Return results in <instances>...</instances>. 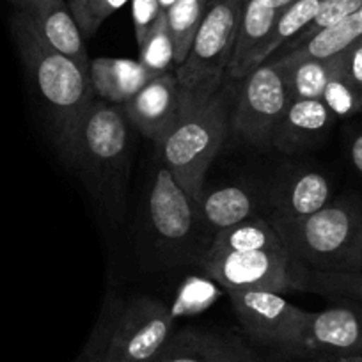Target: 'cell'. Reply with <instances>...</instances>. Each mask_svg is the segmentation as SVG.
Listing matches in <instances>:
<instances>
[{
    "mask_svg": "<svg viewBox=\"0 0 362 362\" xmlns=\"http://www.w3.org/2000/svg\"><path fill=\"white\" fill-rule=\"evenodd\" d=\"M132 127L158 142L173 127L181 109V87L176 73H162L149 80L123 107Z\"/></svg>",
    "mask_w": 362,
    "mask_h": 362,
    "instance_id": "obj_13",
    "label": "cell"
},
{
    "mask_svg": "<svg viewBox=\"0 0 362 362\" xmlns=\"http://www.w3.org/2000/svg\"><path fill=\"white\" fill-rule=\"evenodd\" d=\"M350 158H351V163H354L355 169L362 174V134H358L357 137L354 139V142H351Z\"/></svg>",
    "mask_w": 362,
    "mask_h": 362,
    "instance_id": "obj_31",
    "label": "cell"
},
{
    "mask_svg": "<svg viewBox=\"0 0 362 362\" xmlns=\"http://www.w3.org/2000/svg\"><path fill=\"white\" fill-rule=\"evenodd\" d=\"M291 290L308 291L323 297L354 300L362 304V272L336 274V272H318L291 263Z\"/></svg>",
    "mask_w": 362,
    "mask_h": 362,
    "instance_id": "obj_22",
    "label": "cell"
},
{
    "mask_svg": "<svg viewBox=\"0 0 362 362\" xmlns=\"http://www.w3.org/2000/svg\"><path fill=\"white\" fill-rule=\"evenodd\" d=\"M9 23L20 59L47 110L55 144L66 156L83 116L96 100L89 69L48 45L16 9Z\"/></svg>",
    "mask_w": 362,
    "mask_h": 362,
    "instance_id": "obj_1",
    "label": "cell"
},
{
    "mask_svg": "<svg viewBox=\"0 0 362 362\" xmlns=\"http://www.w3.org/2000/svg\"><path fill=\"white\" fill-rule=\"evenodd\" d=\"M322 102L330 110L334 117H350L362 112V89L350 82L341 71L339 55H337V68L330 76Z\"/></svg>",
    "mask_w": 362,
    "mask_h": 362,
    "instance_id": "obj_26",
    "label": "cell"
},
{
    "mask_svg": "<svg viewBox=\"0 0 362 362\" xmlns=\"http://www.w3.org/2000/svg\"><path fill=\"white\" fill-rule=\"evenodd\" d=\"M102 351L103 350H96V348H93L90 344H87L86 350H83V354L90 358V362H107L102 358Z\"/></svg>",
    "mask_w": 362,
    "mask_h": 362,
    "instance_id": "obj_32",
    "label": "cell"
},
{
    "mask_svg": "<svg viewBox=\"0 0 362 362\" xmlns=\"http://www.w3.org/2000/svg\"><path fill=\"white\" fill-rule=\"evenodd\" d=\"M243 0H214L206 9L189 55L176 66L177 83L187 96L204 100L221 90L238 36Z\"/></svg>",
    "mask_w": 362,
    "mask_h": 362,
    "instance_id": "obj_5",
    "label": "cell"
},
{
    "mask_svg": "<svg viewBox=\"0 0 362 362\" xmlns=\"http://www.w3.org/2000/svg\"><path fill=\"white\" fill-rule=\"evenodd\" d=\"M137 45H141L162 15L158 0H130Z\"/></svg>",
    "mask_w": 362,
    "mask_h": 362,
    "instance_id": "obj_29",
    "label": "cell"
},
{
    "mask_svg": "<svg viewBox=\"0 0 362 362\" xmlns=\"http://www.w3.org/2000/svg\"><path fill=\"white\" fill-rule=\"evenodd\" d=\"M337 362H362V355H354V357H344Z\"/></svg>",
    "mask_w": 362,
    "mask_h": 362,
    "instance_id": "obj_34",
    "label": "cell"
},
{
    "mask_svg": "<svg viewBox=\"0 0 362 362\" xmlns=\"http://www.w3.org/2000/svg\"><path fill=\"white\" fill-rule=\"evenodd\" d=\"M362 8V0H322L320 2L318 13H316L315 20L309 23L308 29L293 41V43L288 45V50L298 47L304 41H308L309 37H313L315 34H318L320 30L327 29V27H332L336 23L343 22L348 16H351L354 13H357ZM286 50V52H288ZM284 52V54H286Z\"/></svg>",
    "mask_w": 362,
    "mask_h": 362,
    "instance_id": "obj_28",
    "label": "cell"
},
{
    "mask_svg": "<svg viewBox=\"0 0 362 362\" xmlns=\"http://www.w3.org/2000/svg\"><path fill=\"white\" fill-rule=\"evenodd\" d=\"M9 2L16 11L29 20L30 25L48 45L71 57L82 68L89 69V55H87L83 36L66 0H9Z\"/></svg>",
    "mask_w": 362,
    "mask_h": 362,
    "instance_id": "obj_14",
    "label": "cell"
},
{
    "mask_svg": "<svg viewBox=\"0 0 362 362\" xmlns=\"http://www.w3.org/2000/svg\"><path fill=\"white\" fill-rule=\"evenodd\" d=\"M210 250H284V245L270 221L254 215L240 224L218 231Z\"/></svg>",
    "mask_w": 362,
    "mask_h": 362,
    "instance_id": "obj_23",
    "label": "cell"
},
{
    "mask_svg": "<svg viewBox=\"0 0 362 362\" xmlns=\"http://www.w3.org/2000/svg\"><path fill=\"white\" fill-rule=\"evenodd\" d=\"M238 82L233 130L250 144L264 148L272 144L276 124L290 103L284 69L276 59H268Z\"/></svg>",
    "mask_w": 362,
    "mask_h": 362,
    "instance_id": "obj_6",
    "label": "cell"
},
{
    "mask_svg": "<svg viewBox=\"0 0 362 362\" xmlns=\"http://www.w3.org/2000/svg\"><path fill=\"white\" fill-rule=\"evenodd\" d=\"M320 2H322V0H295L293 4L288 6V8L279 15L277 22L274 23L270 34H268V36L250 52L249 57L245 59L242 69H240L238 80H242L243 76L249 75V73L252 71V69H256L259 64L267 62L277 50L293 43V41L308 29L309 23L315 20L320 8Z\"/></svg>",
    "mask_w": 362,
    "mask_h": 362,
    "instance_id": "obj_18",
    "label": "cell"
},
{
    "mask_svg": "<svg viewBox=\"0 0 362 362\" xmlns=\"http://www.w3.org/2000/svg\"><path fill=\"white\" fill-rule=\"evenodd\" d=\"M149 217L156 236L169 245H180L189 240L199 218L197 203L177 185L165 165L158 169L153 181Z\"/></svg>",
    "mask_w": 362,
    "mask_h": 362,
    "instance_id": "obj_12",
    "label": "cell"
},
{
    "mask_svg": "<svg viewBox=\"0 0 362 362\" xmlns=\"http://www.w3.org/2000/svg\"><path fill=\"white\" fill-rule=\"evenodd\" d=\"M155 76L141 61L110 57L89 61V78L95 96L110 105L124 107Z\"/></svg>",
    "mask_w": 362,
    "mask_h": 362,
    "instance_id": "obj_15",
    "label": "cell"
},
{
    "mask_svg": "<svg viewBox=\"0 0 362 362\" xmlns=\"http://www.w3.org/2000/svg\"><path fill=\"white\" fill-rule=\"evenodd\" d=\"M139 61L146 66L155 75H162V73L174 71L176 64H174V45L173 37H170L169 25H167V16L162 11L160 18L149 30L146 40L139 45Z\"/></svg>",
    "mask_w": 362,
    "mask_h": 362,
    "instance_id": "obj_25",
    "label": "cell"
},
{
    "mask_svg": "<svg viewBox=\"0 0 362 362\" xmlns=\"http://www.w3.org/2000/svg\"><path fill=\"white\" fill-rule=\"evenodd\" d=\"M362 355V304L343 300L318 313H309L297 348L283 358L291 362H337Z\"/></svg>",
    "mask_w": 362,
    "mask_h": 362,
    "instance_id": "obj_9",
    "label": "cell"
},
{
    "mask_svg": "<svg viewBox=\"0 0 362 362\" xmlns=\"http://www.w3.org/2000/svg\"><path fill=\"white\" fill-rule=\"evenodd\" d=\"M204 270L228 291L291 290L288 250H208Z\"/></svg>",
    "mask_w": 362,
    "mask_h": 362,
    "instance_id": "obj_10",
    "label": "cell"
},
{
    "mask_svg": "<svg viewBox=\"0 0 362 362\" xmlns=\"http://www.w3.org/2000/svg\"><path fill=\"white\" fill-rule=\"evenodd\" d=\"M330 183L320 173H302L295 176L279 196L274 215L281 217H309L330 203Z\"/></svg>",
    "mask_w": 362,
    "mask_h": 362,
    "instance_id": "obj_20",
    "label": "cell"
},
{
    "mask_svg": "<svg viewBox=\"0 0 362 362\" xmlns=\"http://www.w3.org/2000/svg\"><path fill=\"white\" fill-rule=\"evenodd\" d=\"M339 64L343 75L354 86L362 89V36L339 54Z\"/></svg>",
    "mask_w": 362,
    "mask_h": 362,
    "instance_id": "obj_30",
    "label": "cell"
},
{
    "mask_svg": "<svg viewBox=\"0 0 362 362\" xmlns=\"http://www.w3.org/2000/svg\"><path fill=\"white\" fill-rule=\"evenodd\" d=\"M293 2L295 0H243L238 36L228 68L231 78L238 80L240 69L250 52L270 34L281 13Z\"/></svg>",
    "mask_w": 362,
    "mask_h": 362,
    "instance_id": "obj_17",
    "label": "cell"
},
{
    "mask_svg": "<svg viewBox=\"0 0 362 362\" xmlns=\"http://www.w3.org/2000/svg\"><path fill=\"white\" fill-rule=\"evenodd\" d=\"M173 315L165 304L142 297L112 316L102 358L107 362H151L173 334Z\"/></svg>",
    "mask_w": 362,
    "mask_h": 362,
    "instance_id": "obj_8",
    "label": "cell"
},
{
    "mask_svg": "<svg viewBox=\"0 0 362 362\" xmlns=\"http://www.w3.org/2000/svg\"><path fill=\"white\" fill-rule=\"evenodd\" d=\"M132 123L124 109L96 98L83 116L66 158L82 170L93 192L119 199L128 181Z\"/></svg>",
    "mask_w": 362,
    "mask_h": 362,
    "instance_id": "obj_4",
    "label": "cell"
},
{
    "mask_svg": "<svg viewBox=\"0 0 362 362\" xmlns=\"http://www.w3.org/2000/svg\"><path fill=\"white\" fill-rule=\"evenodd\" d=\"M228 124V93L196 100L181 90L180 114L156 142L163 165L196 203L203 196L208 167L224 144Z\"/></svg>",
    "mask_w": 362,
    "mask_h": 362,
    "instance_id": "obj_3",
    "label": "cell"
},
{
    "mask_svg": "<svg viewBox=\"0 0 362 362\" xmlns=\"http://www.w3.org/2000/svg\"><path fill=\"white\" fill-rule=\"evenodd\" d=\"M130 0H69L68 6L83 37L93 36L107 18Z\"/></svg>",
    "mask_w": 362,
    "mask_h": 362,
    "instance_id": "obj_27",
    "label": "cell"
},
{
    "mask_svg": "<svg viewBox=\"0 0 362 362\" xmlns=\"http://www.w3.org/2000/svg\"><path fill=\"white\" fill-rule=\"evenodd\" d=\"M238 322L252 341L276 350L279 357L300 343L308 323V311L290 304L276 291H228Z\"/></svg>",
    "mask_w": 362,
    "mask_h": 362,
    "instance_id": "obj_7",
    "label": "cell"
},
{
    "mask_svg": "<svg viewBox=\"0 0 362 362\" xmlns=\"http://www.w3.org/2000/svg\"><path fill=\"white\" fill-rule=\"evenodd\" d=\"M291 263L318 272H362V204L354 199L329 203L309 217L272 214Z\"/></svg>",
    "mask_w": 362,
    "mask_h": 362,
    "instance_id": "obj_2",
    "label": "cell"
},
{
    "mask_svg": "<svg viewBox=\"0 0 362 362\" xmlns=\"http://www.w3.org/2000/svg\"><path fill=\"white\" fill-rule=\"evenodd\" d=\"M199 218L215 231H222L256 215V197L243 187H221L204 192L197 201Z\"/></svg>",
    "mask_w": 362,
    "mask_h": 362,
    "instance_id": "obj_19",
    "label": "cell"
},
{
    "mask_svg": "<svg viewBox=\"0 0 362 362\" xmlns=\"http://www.w3.org/2000/svg\"><path fill=\"white\" fill-rule=\"evenodd\" d=\"M337 55L330 59L276 57L286 75L290 100H322L323 90L337 68Z\"/></svg>",
    "mask_w": 362,
    "mask_h": 362,
    "instance_id": "obj_21",
    "label": "cell"
},
{
    "mask_svg": "<svg viewBox=\"0 0 362 362\" xmlns=\"http://www.w3.org/2000/svg\"><path fill=\"white\" fill-rule=\"evenodd\" d=\"M174 2H177V0H158V4H160V8H162V11H167V9H169Z\"/></svg>",
    "mask_w": 362,
    "mask_h": 362,
    "instance_id": "obj_33",
    "label": "cell"
},
{
    "mask_svg": "<svg viewBox=\"0 0 362 362\" xmlns=\"http://www.w3.org/2000/svg\"><path fill=\"white\" fill-rule=\"evenodd\" d=\"M210 0H177L165 13L174 45V64L180 66L189 55L197 30L206 15ZM176 69V68H174Z\"/></svg>",
    "mask_w": 362,
    "mask_h": 362,
    "instance_id": "obj_24",
    "label": "cell"
},
{
    "mask_svg": "<svg viewBox=\"0 0 362 362\" xmlns=\"http://www.w3.org/2000/svg\"><path fill=\"white\" fill-rule=\"evenodd\" d=\"M336 117L322 100H290L272 135V144L283 153H295L318 139Z\"/></svg>",
    "mask_w": 362,
    "mask_h": 362,
    "instance_id": "obj_16",
    "label": "cell"
},
{
    "mask_svg": "<svg viewBox=\"0 0 362 362\" xmlns=\"http://www.w3.org/2000/svg\"><path fill=\"white\" fill-rule=\"evenodd\" d=\"M78 362H90V358L87 357L86 354H82V355H80V361Z\"/></svg>",
    "mask_w": 362,
    "mask_h": 362,
    "instance_id": "obj_35",
    "label": "cell"
},
{
    "mask_svg": "<svg viewBox=\"0 0 362 362\" xmlns=\"http://www.w3.org/2000/svg\"><path fill=\"white\" fill-rule=\"evenodd\" d=\"M151 362H264L238 336L187 327L173 330Z\"/></svg>",
    "mask_w": 362,
    "mask_h": 362,
    "instance_id": "obj_11",
    "label": "cell"
}]
</instances>
